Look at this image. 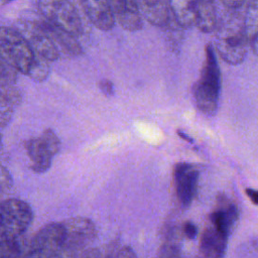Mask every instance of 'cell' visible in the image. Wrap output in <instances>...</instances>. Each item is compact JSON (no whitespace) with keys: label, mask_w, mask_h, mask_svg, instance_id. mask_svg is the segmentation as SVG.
Returning <instances> with one entry per match:
<instances>
[{"label":"cell","mask_w":258,"mask_h":258,"mask_svg":"<svg viewBox=\"0 0 258 258\" xmlns=\"http://www.w3.org/2000/svg\"><path fill=\"white\" fill-rule=\"evenodd\" d=\"M33 212L29 204L19 199L0 202V245L13 243L30 226Z\"/></svg>","instance_id":"277c9868"},{"label":"cell","mask_w":258,"mask_h":258,"mask_svg":"<svg viewBox=\"0 0 258 258\" xmlns=\"http://www.w3.org/2000/svg\"><path fill=\"white\" fill-rule=\"evenodd\" d=\"M46 21L78 37L85 31L84 20L77 4L62 0H43L37 3Z\"/></svg>","instance_id":"5b68a950"},{"label":"cell","mask_w":258,"mask_h":258,"mask_svg":"<svg viewBox=\"0 0 258 258\" xmlns=\"http://www.w3.org/2000/svg\"><path fill=\"white\" fill-rule=\"evenodd\" d=\"M216 47L220 56L231 64L242 62L247 54L249 41L245 32L243 15L231 11L216 28Z\"/></svg>","instance_id":"6da1fadb"},{"label":"cell","mask_w":258,"mask_h":258,"mask_svg":"<svg viewBox=\"0 0 258 258\" xmlns=\"http://www.w3.org/2000/svg\"><path fill=\"white\" fill-rule=\"evenodd\" d=\"M139 12L153 25L165 26L172 17L169 1L164 0H140L136 1Z\"/></svg>","instance_id":"4fadbf2b"},{"label":"cell","mask_w":258,"mask_h":258,"mask_svg":"<svg viewBox=\"0 0 258 258\" xmlns=\"http://www.w3.org/2000/svg\"><path fill=\"white\" fill-rule=\"evenodd\" d=\"M221 89V75L215 51L211 45L206 46V59L201 78L194 87L195 102L207 115H214L218 109Z\"/></svg>","instance_id":"3957f363"},{"label":"cell","mask_w":258,"mask_h":258,"mask_svg":"<svg viewBox=\"0 0 258 258\" xmlns=\"http://www.w3.org/2000/svg\"><path fill=\"white\" fill-rule=\"evenodd\" d=\"M246 195L254 205L258 206V190L253 188H246Z\"/></svg>","instance_id":"f1b7e54d"},{"label":"cell","mask_w":258,"mask_h":258,"mask_svg":"<svg viewBox=\"0 0 258 258\" xmlns=\"http://www.w3.org/2000/svg\"><path fill=\"white\" fill-rule=\"evenodd\" d=\"M115 20L118 24L129 31H137L142 28V16L139 12L137 2L130 0L109 1Z\"/></svg>","instance_id":"7c38bea8"},{"label":"cell","mask_w":258,"mask_h":258,"mask_svg":"<svg viewBox=\"0 0 258 258\" xmlns=\"http://www.w3.org/2000/svg\"><path fill=\"white\" fill-rule=\"evenodd\" d=\"M27 258H36V257H34V256H32V255H30V254H29Z\"/></svg>","instance_id":"d6a6232c"},{"label":"cell","mask_w":258,"mask_h":258,"mask_svg":"<svg viewBox=\"0 0 258 258\" xmlns=\"http://www.w3.org/2000/svg\"><path fill=\"white\" fill-rule=\"evenodd\" d=\"M0 59L15 72L29 77L37 55L17 29L0 26Z\"/></svg>","instance_id":"7a4b0ae2"},{"label":"cell","mask_w":258,"mask_h":258,"mask_svg":"<svg viewBox=\"0 0 258 258\" xmlns=\"http://www.w3.org/2000/svg\"><path fill=\"white\" fill-rule=\"evenodd\" d=\"M15 71L0 59V85H12Z\"/></svg>","instance_id":"7402d4cb"},{"label":"cell","mask_w":258,"mask_h":258,"mask_svg":"<svg viewBox=\"0 0 258 258\" xmlns=\"http://www.w3.org/2000/svg\"><path fill=\"white\" fill-rule=\"evenodd\" d=\"M228 235L214 226L205 229L201 239V250L205 258H223L227 247Z\"/></svg>","instance_id":"5bb4252c"},{"label":"cell","mask_w":258,"mask_h":258,"mask_svg":"<svg viewBox=\"0 0 258 258\" xmlns=\"http://www.w3.org/2000/svg\"><path fill=\"white\" fill-rule=\"evenodd\" d=\"M2 148V135H1V133H0V149Z\"/></svg>","instance_id":"1f68e13d"},{"label":"cell","mask_w":258,"mask_h":258,"mask_svg":"<svg viewBox=\"0 0 258 258\" xmlns=\"http://www.w3.org/2000/svg\"><path fill=\"white\" fill-rule=\"evenodd\" d=\"M116 258H137L134 250L130 247H123L117 254Z\"/></svg>","instance_id":"484cf974"},{"label":"cell","mask_w":258,"mask_h":258,"mask_svg":"<svg viewBox=\"0 0 258 258\" xmlns=\"http://www.w3.org/2000/svg\"><path fill=\"white\" fill-rule=\"evenodd\" d=\"M100 90L106 95V96H112L114 93V87L113 83L110 80H102L100 81Z\"/></svg>","instance_id":"cb8c5ba5"},{"label":"cell","mask_w":258,"mask_h":258,"mask_svg":"<svg viewBox=\"0 0 258 258\" xmlns=\"http://www.w3.org/2000/svg\"><path fill=\"white\" fill-rule=\"evenodd\" d=\"M245 32L252 51L258 55V1H251L243 14Z\"/></svg>","instance_id":"d6986e66"},{"label":"cell","mask_w":258,"mask_h":258,"mask_svg":"<svg viewBox=\"0 0 258 258\" xmlns=\"http://www.w3.org/2000/svg\"><path fill=\"white\" fill-rule=\"evenodd\" d=\"M20 102V94L13 85H0V128L11 120L14 108Z\"/></svg>","instance_id":"2e32d148"},{"label":"cell","mask_w":258,"mask_h":258,"mask_svg":"<svg viewBox=\"0 0 258 258\" xmlns=\"http://www.w3.org/2000/svg\"><path fill=\"white\" fill-rule=\"evenodd\" d=\"M11 244V243H10ZM9 244H5V245H0V254L7 248V246H8Z\"/></svg>","instance_id":"4dcf8cb0"},{"label":"cell","mask_w":258,"mask_h":258,"mask_svg":"<svg viewBox=\"0 0 258 258\" xmlns=\"http://www.w3.org/2000/svg\"><path fill=\"white\" fill-rule=\"evenodd\" d=\"M167 258H176V257L175 256H168Z\"/></svg>","instance_id":"836d02e7"},{"label":"cell","mask_w":258,"mask_h":258,"mask_svg":"<svg viewBox=\"0 0 258 258\" xmlns=\"http://www.w3.org/2000/svg\"><path fill=\"white\" fill-rule=\"evenodd\" d=\"M66 231L64 249L76 252L89 245L96 237L97 230L92 220L74 217L62 222Z\"/></svg>","instance_id":"9c48e42d"},{"label":"cell","mask_w":258,"mask_h":258,"mask_svg":"<svg viewBox=\"0 0 258 258\" xmlns=\"http://www.w3.org/2000/svg\"><path fill=\"white\" fill-rule=\"evenodd\" d=\"M13 180L10 172L6 167L0 164V195L9 190L12 187Z\"/></svg>","instance_id":"603a6c76"},{"label":"cell","mask_w":258,"mask_h":258,"mask_svg":"<svg viewBox=\"0 0 258 258\" xmlns=\"http://www.w3.org/2000/svg\"><path fill=\"white\" fill-rule=\"evenodd\" d=\"M29 255L28 247L25 248L19 240L9 244L0 254V258H27Z\"/></svg>","instance_id":"44dd1931"},{"label":"cell","mask_w":258,"mask_h":258,"mask_svg":"<svg viewBox=\"0 0 258 258\" xmlns=\"http://www.w3.org/2000/svg\"><path fill=\"white\" fill-rule=\"evenodd\" d=\"M171 13L175 22L182 27H189L196 23L197 1L173 0L169 1Z\"/></svg>","instance_id":"ffe728a7"},{"label":"cell","mask_w":258,"mask_h":258,"mask_svg":"<svg viewBox=\"0 0 258 258\" xmlns=\"http://www.w3.org/2000/svg\"><path fill=\"white\" fill-rule=\"evenodd\" d=\"M178 135L181 137V138H183V139H185L187 142H190V143H192L194 142V140H192V138H190L189 136H187L186 134H184V133H182V132H180V131H178Z\"/></svg>","instance_id":"f546056e"},{"label":"cell","mask_w":258,"mask_h":258,"mask_svg":"<svg viewBox=\"0 0 258 258\" xmlns=\"http://www.w3.org/2000/svg\"><path fill=\"white\" fill-rule=\"evenodd\" d=\"M199 178V170L188 163H178L174 168V181L176 195L180 204L187 207L192 202Z\"/></svg>","instance_id":"30bf717a"},{"label":"cell","mask_w":258,"mask_h":258,"mask_svg":"<svg viewBox=\"0 0 258 258\" xmlns=\"http://www.w3.org/2000/svg\"><path fill=\"white\" fill-rule=\"evenodd\" d=\"M24 147L32 170L43 173L49 169L54 155L59 151L60 140L53 130L45 129L39 136L26 140Z\"/></svg>","instance_id":"8992f818"},{"label":"cell","mask_w":258,"mask_h":258,"mask_svg":"<svg viewBox=\"0 0 258 258\" xmlns=\"http://www.w3.org/2000/svg\"><path fill=\"white\" fill-rule=\"evenodd\" d=\"M238 218V211L234 204L224 199L220 202L219 208L211 215L212 226L222 233L229 235L234 223Z\"/></svg>","instance_id":"9a60e30c"},{"label":"cell","mask_w":258,"mask_h":258,"mask_svg":"<svg viewBox=\"0 0 258 258\" xmlns=\"http://www.w3.org/2000/svg\"><path fill=\"white\" fill-rule=\"evenodd\" d=\"M183 232L188 239H194L198 234V229L191 222H186L183 226Z\"/></svg>","instance_id":"d4e9b609"},{"label":"cell","mask_w":258,"mask_h":258,"mask_svg":"<svg viewBox=\"0 0 258 258\" xmlns=\"http://www.w3.org/2000/svg\"><path fill=\"white\" fill-rule=\"evenodd\" d=\"M41 24L46 29L50 37L52 38L53 42L56 44L57 47L61 46L62 49L73 55H78L82 53V46L77 40V37L70 34L69 32L54 26L53 24L49 23L48 21H42Z\"/></svg>","instance_id":"ac0fdd59"},{"label":"cell","mask_w":258,"mask_h":258,"mask_svg":"<svg viewBox=\"0 0 258 258\" xmlns=\"http://www.w3.org/2000/svg\"><path fill=\"white\" fill-rule=\"evenodd\" d=\"M81 258H104V256L98 249H90Z\"/></svg>","instance_id":"4316f807"},{"label":"cell","mask_w":258,"mask_h":258,"mask_svg":"<svg viewBox=\"0 0 258 258\" xmlns=\"http://www.w3.org/2000/svg\"><path fill=\"white\" fill-rule=\"evenodd\" d=\"M219 24L217 9L214 2L209 0L197 1L195 25L203 32L215 31Z\"/></svg>","instance_id":"e0dca14e"},{"label":"cell","mask_w":258,"mask_h":258,"mask_svg":"<svg viewBox=\"0 0 258 258\" xmlns=\"http://www.w3.org/2000/svg\"><path fill=\"white\" fill-rule=\"evenodd\" d=\"M13 27L21 33L36 55L48 61H54L59 57L58 47L41 22L20 18L14 23Z\"/></svg>","instance_id":"52a82bcc"},{"label":"cell","mask_w":258,"mask_h":258,"mask_svg":"<svg viewBox=\"0 0 258 258\" xmlns=\"http://www.w3.org/2000/svg\"><path fill=\"white\" fill-rule=\"evenodd\" d=\"M82 9L92 24L100 30H110L115 25V16L109 1L87 0L80 2Z\"/></svg>","instance_id":"8fae6325"},{"label":"cell","mask_w":258,"mask_h":258,"mask_svg":"<svg viewBox=\"0 0 258 258\" xmlns=\"http://www.w3.org/2000/svg\"><path fill=\"white\" fill-rule=\"evenodd\" d=\"M51 258H76V257H75V252L70 251L68 249H62L57 254L53 255Z\"/></svg>","instance_id":"83f0119b"},{"label":"cell","mask_w":258,"mask_h":258,"mask_svg":"<svg viewBox=\"0 0 258 258\" xmlns=\"http://www.w3.org/2000/svg\"><path fill=\"white\" fill-rule=\"evenodd\" d=\"M66 231L62 222L43 226L28 245L29 254L36 258H51L64 249Z\"/></svg>","instance_id":"ba28073f"}]
</instances>
